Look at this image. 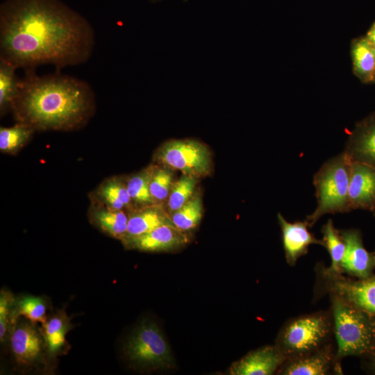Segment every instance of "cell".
<instances>
[{"mask_svg":"<svg viewBox=\"0 0 375 375\" xmlns=\"http://www.w3.org/2000/svg\"><path fill=\"white\" fill-rule=\"evenodd\" d=\"M333 333L332 315L318 312L290 319L281 330L276 345L286 360L320 349Z\"/></svg>","mask_w":375,"mask_h":375,"instance_id":"cell-5","label":"cell"},{"mask_svg":"<svg viewBox=\"0 0 375 375\" xmlns=\"http://www.w3.org/2000/svg\"><path fill=\"white\" fill-rule=\"evenodd\" d=\"M94 46L87 20L59 0H6L0 8V59L33 70L85 62Z\"/></svg>","mask_w":375,"mask_h":375,"instance_id":"cell-1","label":"cell"},{"mask_svg":"<svg viewBox=\"0 0 375 375\" xmlns=\"http://www.w3.org/2000/svg\"><path fill=\"white\" fill-rule=\"evenodd\" d=\"M190 240L186 231L174 224H164L131 240L126 246L142 251H167L181 248Z\"/></svg>","mask_w":375,"mask_h":375,"instance_id":"cell-14","label":"cell"},{"mask_svg":"<svg viewBox=\"0 0 375 375\" xmlns=\"http://www.w3.org/2000/svg\"><path fill=\"white\" fill-rule=\"evenodd\" d=\"M352 58L356 73L365 81L375 76V56L373 46L367 39L356 42L352 48Z\"/></svg>","mask_w":375,"mask_h":375,"instance_id":"cell-23","label":"cell"},{"mask_svg":"<svg viewBox=\"0 0 375 375\" xmlns=\"http://www.w3.org/2000/svg\"><path fill=\"white\" fill-rule=\"evenodd\" d=\"M331 302L337 361L374 351L375 318L336 295L331 294Z\"/></svg>","mask_w":375,"mask_h":375,"instance_id":"cell-3","label":"cell"},{"mask_svg":"<svg viewBox=\"0 0 375 375\" xmlns=\"http://www.w3.org/2000/svg\"><path fill=\"white\" fill-rule=\"evenodd\" d=\"M374 25H375V24Z\"/></svg>","mask_w":375,"mask_h":375,"instance_id":"cell-36","label":"cell"},{"mask_svg":"<svg viewBox=\"0 0 375 375\" xmlns=\"http://www.w3.org/2000/svg\"><path fill=\"white\" fill-rule=\"evenodd\" d=\"M351 160L344 151L326 160L315 173L313 184L317 206L307 217L310 227L323 215L350 210L349 186Z\"/></svg>","mask_w":375,"mask_h":375,"instance_id":"cell-4","label":"cell"},{"mask_svg":"<svg viewBox=\"0 0 375 375\" xmlns=\"http://www.w3.org/2000/svg\"><path fill=\"white\" fill-rule=\"evenodd\" d=\"M14 305V298L11 293L1 290L0 295V339L3 342L7 335L10 314Z\"/></svg>","mask_w":375,"mask_h":375,"instance_id":"cell-29","label":"cell"},{"mask_svg":"<svg viewBox=\"0 0 375 375\" xmlns=\"http://www.w3.org/2000/svg\"><path fill=\"white\" fill-rule=\"evenodd\" d=\"M344 152L351 160L375 167V122L358 131L350 139Z\"/></svg>","mask_w":375,"mask_h":375,"instance_id":"cell-17","label":"cell"},{"mask_svg":"<svg viewBox=\"0 0 375 375\" xmlns=\"http://www.w3.org/2000/svg\"><path fill=\"white\" fill-rule=\"evenodd\" d=\"M203 206L200 196L195 194L181 208L170 214L173 224L183 231L194 229L200 222Z\"/></svg>","mask_w":375,"mask_h":375,"instance_id":"cell-22","label":"cell"},{"mask_svg":"<svg viewBox=\"0 0 375 375\" xmlns=\"http://www.w3.org/2000/svg\"><path fill=\"white\" fill-rule=\"evenodd\" d=\"M47 305L42 297L24 296L16 301L10 314V324H15L18 317L24 316L31 322L44 324L47 319Z\"/></svg>","mask_w":375,"mask_h":375,"instance_id":"cell-21","label":"cell"},{"mask_svg":"<svg viewBox=\"0 0 375 375\" xmlns=\"http://www.w3.org/2000/svg\"><path fill=\"white\" fill-rule=\"evenodd\" d=\"M16 67L10 63L0 59V108L3 112L7 107H11L17 97L19 81L16 74Z\"/></svg>","mask_w":375,"mask_h":375,"instance_id":"cell-25","label":"cell"},{"mask_svg":"<svg viewBox=\"0 0 375 375\" xmlns=\"http://www.w3.org/2000/svg\"><path fill=\"white\" fill-rule=\"evenodd\" d=\"M93 104L87 83L59 73L40 76L26 70L12 108L19 122L34 129L69 130L86 121Z\"/></svg>","mask_w":375,"mask_h":375,"instance_id":"cell-2","label":"cell"},{"mask_svg":"<svg viewBox=\"0 0 375 375\" xmlns=\"http://www.w3.org/2000/svg\"><path fill=\"white\" fill-rule=\"evenodd\" d=\"M349 204L352 208H370L375 204V167L351 160Z\"/></svg>","mask_w":375,"mask_h":375,"instance_id":"cell-15","label":"cell"},{"mask_svg":"<svg viewBox=\"0 0 375 375\" xmlns=\"http://www.w3.org/2000/svg\"><path fill=\"white\" fill-rule=\"evenodd\" d=\"M373 51H374V56H375V47H373Z\"/></svg>","mask_w":375,"mask_h":375,"instance_id":"cell-33","label":"cell"},{"mask_svg":"<svg viewBox=\"0 0 375 375\" xmlns=\"http://www.w3.org/2000/svg\"><path fill=\"white\" fill-rule=\"evenodd\" d=\"M197 178L183 174L175 181L167 200V212L170 215L181 208L194 195Z\"/></svg>","mask_w":375,"mask_h":375,"instance_id":"cell-26","label":"cell"},{"mask_svg":"<svg viewBox=\"0 0 375 375\" xmlns=\"http://www.w3.org/2000/svg\"><path fill=\"white\" fill-rule=\"evenodd\" d=\"M10 346L15 360L26 366L39 362L46 348L41 330L31 321L16 322L10 335Z\"/></svg>","mask_w":375,"mask_h":375,"instance_id":"cell-9","label":"cell"},{"mask_svg":"<svg viewBox=\"0 0 375 375\" xmlns=\"http://www.w3.org/2000/svg\"><path fill=\"white\" fill-rule=\"evenodd\" d=\"M278 221L282 233V242L287 262L293 266L297 260L307 253L311 244L324 246L322 240L316 238L308 230V222H290L278 213Z\"/></svg>","mask_w":375,"mask_h":375,"instance_id":"cell-12","label":"cell"},{"mask_svg":"<svg viewBox=\"0 0 375 375\" xmlns=\"http://www.w3.org/2000/svg\"><path fill=\"white\" fill-rule=\"evenodd\" d=\"M322 233L324 247L326 248L331 261L330 267L325 270L332 274H342L340 265L344 254L345 243L340 231L335 228L333 221L329 219L323 226Z\"/></svg>","mask_w":375,"mask_h":375,"instance_id":"cell-20","label":"cell"},{"mask_svg":"<svg viewBox=\"0 0 375 375\" xmlns=\"http://www.w3.org/2000/svg\"><path fill=\"white\" fill-rule=\"evenodd\" d=\"M154 168V165L149 166L130 177L126 181L132 201L138 205V207L154 204L149 188Z\"/></svg>","mask_w":375,"mask_h":375,"instance_id":"cell-24","label":"cell"},{"mask_svg":"<svg viewBox=\"0 0 375 375\" xmlns=\"http://www.w3.org/2000/svg\"><path fill=\"white\" fill-rule=\"evenodd\" d=\"M173 176L169 168L155 166L149 185L154 204H160L169 197L174 184Z\"/></svg>","mask_w":375,"mask_h":375,"instance_id":"cell-28","label":"cell"},{"mask_svg":"<svg viewBox=\"0 0 375 375\" xmlns=\"http://www.w3.org/2000/svg\"><path fill=\"white\" fill-rule=\"evenodd\" d=\"M90 216L92 222L103 232L117 239H124L128 221V215L124 210L102 206L93 208Z\"/></svg>","mask_w":375,"mask_h":375,"instance_id":"cell-18","label":"cell"},{"mask_svg":"<svg viewBox=\"0 0 375 375\" xmlns=\"http://www.w3.org/2000/svg\"><path fill=\"white\" fill-rule=\"evenodd\" d=\"M155 157L167 167L197 178L209 174L211 169L210 150L195 140H169L158 149Z\"/></svg>","mask_w":375,"mask_h":375,"instance_id":"cell-7","label":"cell"},{"mask_svg":"<svg viewBox=\"0 0 375 375\" xmlns=\"http://www.w3.org/2000/svg\"><path fill=\"white\" fill-rule=\"evenodd\" d=\"M326 290L375 318V276L354 281L322 271Z\"/></svg>","mask_w":375,"mask_h":375,"instance_id":"cell-8","label":"cell"},{"mask_svg":"<svg viewBox=\"0 0 375 375\" xmlns=\"http://www.w3.org/2000/svg\"><path fill=\"white\" fill-rule=\"evenodd\" d=\"M164 224H173L170 215L161 204H153L133 209L128 214L127 230L122 240L126 245Z\"/></svg>","mask_w":375,"mask_h":375,"instance_id":"cell-16","label":"cell"},{"mask_svg":"<svg viewBox=\"0 0 375 375\" xmlns=\"http://www.w3.org/2000/svg\"><path fill=\"white\" fill-rule=\"evenodd\" d=\"M374 256V258H375V254Z\"/></svg>","mask_w":375,"mask_h":375,"instance_id":"cell-35","label":"cell"},{"mask_svg":"<svg viewBox=\"0 0 375 375\" xmlns=\"http://www.w3.org/2000/svg\"><path fill=\"white\" fill-rule=\"evenodd\" d=\"M69 331V330L66 329L59 333L44 337L45 347L51 356L56 355L60 351L63 350L65 347L67 345L65 336Z\"/></svg>","mask_w":375,"mask_h":375,"instance_id":"cell-31","label":"cell"},{"mask_svg":"<svg viewBox=\"0 0 375 375\" xmlns=\"http://www.w3.org/2000/svg\"><path fill=\"white\" fill-rule=\"evenodd\" d=\"M367 39L373 47H375V25H373L367 33Z\"/></svg>","mask_w":375,"mask_h":375,"instance_id":"cell-32","label":"cell"},{"mask_svg":"<svg viewBox=\"0 0 375 375\" xmlns=\"http://www.w3.org/2000/svg\"><path fill=\"white\" fill-rule=\"evenodd\" d=\"M69 328V319L67 315L63 311H59L42 324L41 331L43 336L47 337Z\"/></svg>","mask_w":375,"mask_h":375,"instance_id":"cell-30","label":"cell"},{"mask_svg":"<svg viewBox=\"0 0 375 375\" xmlns=\"http://www.w3.org/2000/svg\"><path fill=\"white\" fill-rule=\"evenodd\" d=\"M374 369H375V359H374Z\"/></svg>","mask_w":375,"mask_h":375,"instance_id":"cell-34","label":"cell"},{"mask_svg":"<svg viewBox=\"0 0 375 375\" xmlns=\"http://www.w3.org/2000/svg\"><path fill=\"white\" fill-rule=\"evenodd\" d=\"M336 360V350L326 344L310 353L287 359L279 368L283 375H324L330 372Z\"/></svg>","mask_w":375,"mask_h":375,"instance_id":"cell-13","label":"cell"},{"mask_svg":"<svg viewBox=\"0 0 375 375\" xmlns=\"http://www.w3.org/2000/svg\"><path fill=\"white\" fill-rule=\"evenodd\" d=\"M127 360L137 368L156 370L174 365L173 356L162 331L153 322H142L124 347Z\"/></svg>","mask_w":375,"mask_h":375,"instance_id":"cell-6","label":"cell"},{"mask_svg":"<svg viewBox=\"0 0 375 375\" xmlns=\"http://www.w3.org/2000/svg\"><path fill=\"white\" fill-rule=\"evenodd\" d=\"M96 194L101 204L108 208L124 210L132 206L126 182L119 177L104 181L99 186Z\"/></svg>","mask_w":375,"mask_h":375,"instance_id":"cell-19","label":"cell"},{"mask_svg":"<svg viewBox=\"0 0 375 375\" xmlns=\"http://www.w3.org/2000/svg\"><path fill=\"white\" fill-rule=\"evenodd\" d=\"M286 360L276 345L265 346L248 353L234 362L228 369L231 375H271Z\"/></svg>","mask_w":375,"mask_h":375,"instance_id":"cell-11","label":"cell"},{"mask_svg":"<svg viewBox=\"0 0 375 375\" xmlns=\"http://www.w3.org/2000/svg\"><path fill=\"white\" fill-rule=\"evenodd\" d=\"M340 233L345 243L340 265L342 273L360 279L370 277L375 267V258L365 248L360 233L354 229L342 230Z\"/></svg>","mask_w":375,"mask_h":375,"instance_id":"cell-10","label":"cell"},{"mask_svg":"<svg viewBox=\"0 0 375 375\" xmlns=\"http://www.w3.org/2000/svg\"><path fill=\"white\" fill-rule=\"evenodd\" d=\"M35 129L24 123L0 128V149L3 152L12 153L22 147L30 138Z\"/></svg>","mask_w":375,"mask_h":375,"instance_id":"cell-27","label":"cell"}]
</instances>
